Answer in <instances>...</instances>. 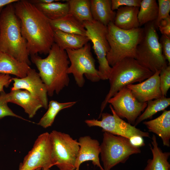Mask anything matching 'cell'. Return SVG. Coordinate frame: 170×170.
<instances>
[{"label":"cell","mask_w":170,"mask_h":170,"mask_svg":"<svg viewBox=\"0 0 170 170\" xmlns=\"http://www.w3.org/2000/svg\"><path fill=\"white\" fill-rule=\"evenodd\" d=\"M53 30L54 43L63 50L77 49L90 41L86 36L66 33L58 30Z\"/></svg>","instance_id":"obj_23"},{"label":"cell","mask_w":170,"mask_h":170,"mask_svg":"<svg viewBox=\"0 0 170 170\" xmlns=\"http://www.w3.org/2000/svg\"><path fill=\"white\" fill-rule=\"evenodd\" d=\"M160 71H157L150 77L139 83L130 84L126 86L139 102H147L163 97L160 88Z\"/></svg>","instance_id":"obj_15"},{"label":"cell","mask_w":170,"mask_h":170,"mask_svg":"<svg viewBox=\"0 0 170 170\" xmlns=\"http://www.w3.org/2000/svg\"><path fill=\"white\" fill-rule=\"evenodd\" d=\"M139 7L122 6L116 12L114 22L117 27L125 30H130L140 27L138 15Z\"/></svg>","instance_id":"obj_19"},{"label":"cell","mask_w":170,"mask_h":170,"mask_svg":"<svg viewBox=\"0 0 170 170\" xmlns=\"http://www.w3.org/2000/svg\"><path fill=\"white\" fill-rule=\"evenodd\" d=\"M108 103L110 104L119 117L126 119L133 125L147 106V102H139L126 86L110 98Z\"/></svg>","instance_id":"obj_13"},{"label":"cell","mask_w":170,"mask_h":170,"mask_svg":"<svg viewBox=\"0 0 170 170\" xmlns=\"http://www.w3.org/2000/svg\"><path fill=\"white\" fill-rule=\"evenodd\" d=\"M153 74L140 65L135 59L132 57L124 58L111 67L108 79L110 88L101 104L99 118L101 117L109 100L120 89L128 84L141 82Z\"/></svg>","instance_id":"obj_4"},{"label":"cell","mask_w":170,"mask_h":170,"mask_svg":"<svg viewBox=\"0 0 170 170\" xmlns=\"http://www.w3.org/2000/svg\"><path fill=\"white\" fill-rule=\"evenodd\" d=\"M13 4L29 55L48 54L54 43L50 20L28 0H18Z\"/></svg>","instance_id":"obj_1"},{"label":"cell","mask_w":170,"mask_h":170,"mask_svg":"<svg viewBox=\"0 0 170 170\" xmlns=\"http://www.w3.org/2000/svg\"><path fill=\"white\" fill-rule=\"evenodd\" d=\"M8 103L7 93L2 92L0 94V119L9 116L31 122L14 113L8 106Z\"/></svg>","instance_id":"obj_31"},{"label":"cell","mask_w":170,"mask_h":170,"mask_svg":"<svg viewBox=\"0 0 170 170\" xmlns=\"http://www.w3.org/2000/svg\"><path fill=\"white\" fill-rule=\"evenodd\" d=\"M50 22L53 30H58L66 33L86 36V31L83 23L69 13L59 20H50Z\"/></svg>","instance_id":"obj_24"},{"label":"cell","mask_w":170,"mask_h":170,"mask_svg":"<svg viewBox=\"0 0 170 170\" xmlns=\"http://www.w3.org/2000/svg\"><path fill=\"white\" fill-rule=\"evenodd\" d=\"M8 102L21 107L30 118L33 117L37 110L43 107L41 102L26 90H11L7 93Z\"/></svg>","instance_id":"obj_17"},{"label":"cell","mask_w":170,"mask_h":170,"mask_svg":"<svg viewBox=\"0 0 170 170\" xmlns=\"http://www.w3.org/2000/svg\"><path fill=\"white\" fill-rule=\"evenodd\" d=\"M76 102L74 101L60 103L54 100L50 101L47 111L37 124L45 128L51 126L56 116L60 110L72 107Z\"/></svg>","instance_id":"obj_27"},{"label":"cell","mask_w":170,"mask_h":170,"mask_svg":"<svg viewBox=\"0 0 170 170\" xmlns=\"http://www.w3.org/2000/svg\"><path fill=\"white\" fill-rule=\"evenodd\" d=\"M170 105V98L166 97L148 101L145 109L137 118L133 126L136 127L143 121L152 118L157 112L164 110Z\"/></svg>","instance_id":"obj_29"},{"label":"cell","mask_w":170,"mask_h":170,"mask_svg":"<svg viewBox=\"0 0 170 170\" xmlns=\"http://www.w3.org/2000/svg\"><path fill=\"white\" fill-rule=\"evenodd\" d=\"M131 143L134 146L138 147L145 145L143 137L139 136H134L129 139Z\"/></svg>","instance_id":"obj_37"},{"label":"cell","mask_w":170,"mask_h":170,"mask_svg":"<svg viewBox=\"0 0 170 170\" xmlns=\"http://www.w3.org/2000/svg\"><path fill=\"white\" fill-rule=\"evenodd\" d=\"M160 88L163 97H166L170 87V66L162 68L159 74Z\"/></svg>","instance_id":"obj_30"},{"label":"cell","mask_w":170,"mask_h":170,"mask_svg":"<svg viewBox=\"0 0 170 170\" xmlns=\"http://www.w3.org/2000/svg\"><path fill=\"white\" fill-rule=\"evenodd\" d=\"M2 8H0V13L1 12V11Z\"/></svg>","instance_id":"obj_40"},{"label":"cell","mask_w":170,"mask_h":170,"mask_svg":"<svg viewBox=\"0 0 170 170\" xmlns=\"http://www.w3.org/2000/svg\"><path fill=\"white\" fill-rule=\"evenodd\" d=\"M109 107L112 115L103 112L101 115V120L94 119H87L85 121V123L89 127H99L102 128L103 132L122 136L129 139L134 136L150 137L148 132L143 131L126 122L116 114L110 105Z\"/></svg>","instance_id":"obj_12"},{"label":"cell","mask_w":170,"mask_h":170,"mask_svg":"<svg viewBox=\"0 0 170 170\" xmlns=\"http://www.w3.org/2000/svg\"><path fill=\"white\" fill-rule=\"evenodd\" d=\"M141 0H111L112 9L114 11L122 6L139 7Z\"/></svg>","instance_id":"obj_33"},{"label":"cell","mask_w":170,"mask_h":170,"mask_svg":"<svg viewBox=\"0 0 170 170\" xmlns=\"http://www.w3.org/2000/svg\"><path fill=\"white\" fill-rule=\"evenodd\" d=\"M31 69L27 64L19 61L8 54L0 52V74H11L22 78L26 76Z\"/></svg>","instance_id":"obj_21"},{"label":"cell","mask_w":170,"mask_h":170,"mask_svg":"<svg viewBox=\"0 0 170 170\" xmlns=\"http://www.w3.org/2000/svg\"><path fill=\"white\" fill-rule=\"evenodd\" d=\"M86 36L93 44V48L99 64L98 71L100 80H108L111 67L106 58L110 47L107 38V26L94 20L83 22Z\"/></svg>","instance_id":"obj_10"},{"label":"cell","mask_w":170,"mask_h":170,"mask_svg":"<svg viewBox=\"0 0 170 170\" xmlns=\"http://www.w3.org/2000/svg\"><path fill=\"white\" fill-rule=\"evenodd\" d=\"M18 0H0V8L10 3H14Z\"/></svg>","instance_id":"obj_39"},{"label":"cell","mask_w":170,"mask_h":170,"mask_svg":"<svg viewBox=\"0 0 170 170\" xmlns=\"http://www.w3.org/2000/svg\"><path fill=\"white\" fill-rule=\"evenodd\" d=\"M158 14L156 20L154 21L156 29L160 21L170 16V0H158Z\"/></svg>","instance_id":"obj_32"},{"label":"cell","mask_w":170,"mask_h":170,"mask_svg":"<svg viewBox=\"0 0 170 170\" xmlns=\"http://www.w3.org/2000/svg\"><path fill=\"white\" fill-rule=\"evenodd\" d=\"M47 169H42V170H47Z\"/></svg>","instance_id":"obj_41"},{"label":"cell","mask_w":170,"mask_h":170,"mask_svg":"<svg viewBox=\"0 0 170 170\" xmlns=\"http://www.w3.org/2000/svg\"><path fill=\"white\" fill-rule=\"evenodd\" d=\"M150 132L160 137L163 145L170 146V110H164L159 116L155 119L143 122Z\"/></svg>","instance_id":"obj_18"},{"label":"cell","mask_w":170,"mask_h":170,"mask_svg":"<svg viewBox=\"0 0 170 170\" xmlns=\"http://www.w3.org/2000/svg\"><path fill=\"white\" fill-rule=\"evenodd\" d=\"M90 8L93 20L107 26L113 22L116 12L111 8V0H90Z\"/></svg>","instance_id":"obj_20"},{"label":"cell","mask_w":170,"mask_h":170,"mask_svg":"<svg viewBox=\"0 0 170 170\" xmlns=\"http://www.w3.org/2000/svg\"><path fill=\"white\" fill-rule=\"evenodd\" d=\"M13 86L11 90L24 89L38 99L45 109L48 108V91L46 87L38 73L31 69L26 76L22 78L12 77Z\"/></svg>","instance_id":"obj_14"},{"label":"cell","mask_w":170,"mask_h":170,"mask_svg":"<svg viewBox=\"0 0 170 170\" xmlns=\"http://www.w3.org/2000/svg\"><path fill=\"white\" fill-rule=\"evenodd\" d=\"M48 54L44 59L37 55L31 56V60L39 71L46 87L48 95L52 96L54 93L58 94L68 85L70 79L68 70L70 62L66 51L54 43Z\"/></svg>","instance_id":"obj_2"},{"label":"cell","mask_w":170,"mask_h":170,"mask_svg":"<svg viewBox=\"0 0 170 170\" xmlns=\"http://www.w3.org/2000/svg\"><path fill=\"white\" fill-rule=\"evenodd\" d=\"M19 170H21L19 168Z\"/></svg>","instance_id":"obj_43"},{"label":"cell","mask_w":170,"mask_h":170,"mask_svg":"<svg viewBox=\"0 0 170 170\" xmlns=\"http://www.w3.org/2000/svg\"><path fill=\"white\" fill-rule=\"evenodd\" d=\"M52 145L50 134H40L33 147L24 157L19 168L21 170L48 169L54 165L52 157Z\"/></svg>","instance_id":"obj_11"},{"label":"cell","mask_w":170,"mask_h":170,"mask_svg":"<svg viewBox=\"0 0 170 170\" xmlns=\"http://www.w3.org/2000/svg\"><path fill=\"white\" fill-rule=\"evenodd\" d=\"M107 38L110 49L106 55L109 65L112 67L126 57L135 59L136 49L142 37L143 28L125 30L116 26L113 22L107 26Z\"/></svg>","instance_id":"obj_5"},{"label":"cell","mask_w":170,"mask_h":170,"mask_svg":"<svg viewBox=\"0 0 170 170\" xmlns=\"http://www.w3.org/2000/svg\"><path fill=\"white\" fill-rule=\"evenodd\" d=\"M163 54L166 59L170 64V37L162 35L160 39Z\"/></svg>","instance_id":"obj_34"},{"label":"cell","mask_w":170,"mask_h":170,"mask_svg":"<svg viewBox=\"0 0 170 170\" xmlns=\"http://www.w3.org/2000/svg\"><path fill=\"white\" fill-rule=\"evenodd\" d=\"M143 28L135 59L140 65L154 73L168 65L162 54L154 21L146 24Z\"/></svg>","instance_id":"obj_6"},{"label":"cell","mask_w":170,"mask_h":170,"mask_svg":"<svg viewBox=\"0 0 170 170\" xmlns=\"http://www.w3.org/2000/svg\"><path fill=\"white\" fill-rule=\"evenodd\" d=\"M151 144H149L152 153V159L147 161L144 170H170V164L168 160L170 156L169 152H163L158 146L156 137L153 134Z\"/></svg>","instance_id":"obj_22"},{"label":"cell","mask_w":170,"mask_h":170,"mask_svg":"<svg viewBox=\"0 0 170 170\" xmlns=\"http://www.w3.org/2000/svg\"><path fill=\"white\" fill-rule=\"evenodd\" d=\"M47 170H50L49 169H48Z\"/></svg>","instance_id":"obj_42"},{"label":"cell","mask_w":170,"mask_h":170,"mask_svg":"<svg viewBox=\"0 0 170 170\" xmlns=\"http://www.w3.org/2000/svg\"><path fill=\"white\" fill-rule=\"evenodd\" d=\"M78 142L80 148L76 162L75 169L79 170L81 164L84 162L91 161L94 166L104 170L99 157L100 148L99 141L89 136H85L80 137Z\"/></svg>","instance_id":"obj_16"},{"label":"cell","mask_w":170,"mask_h":170,"mask_svg":"<svg viewBox=\"0 0 170 170\" xmlns=\"http://www.w3.org/2000/svg\"><path fill=\"white\" fill-rule=\"evenodd\" d=\"M139 8L138 18L140 27L156 20L158 7L156 0H142Z\"/></svg>","instance_id":"obj_28"},{"label":"cell","mask_w":170,"mask_h":170,"mask_svg":"<svg viewBox=\"0 0 170 170\" xmlns=\"http://www.w3.org/2000/svg\"><path fill=\"white\" fill-rule=\"evenodd\" d=\"M52 157L54 165L60 170H74L80 148L78 141L68 134L56 130L50 133Z\"/></svg>","instance_id":"obj_9"},{"label":"cell","mask_w":170,"mask_h":170,"mask_svg":"<svg viewBox=\"0 0 170 170\" xmlns=\"http://www.w3.org/2000/svg\"><path fill=\"white\" fill-rule=\"evenodd\" d=\"M12 77L9 75L0 74V94L4 91V87H8L12 82Z\"/></svg>","instance_id":"obj_36"},{"label":"cell","mask_w":170,"mask_h":170,"mask_svg":"<svg viewBox=\"0 0 170 170\" xmlns=\"http://www.w3.org/2000/svg\"><path fill=\"white\" fill-rule=\"evenodd\" d=\"M60 1L34 4L50 20H56L65 16L69 12L68 3L67 2L62 3Z\"/></svg>","instance_id":"obj_25"},{"label":"cell","mask_w":170,"mask_h":170,"mask_svg":"<svg viewBox=\"0 0 170 170\" xmlns=\"http://www.w3.org/2000/svg\"><path fill=\"white\" fill-rule=\"evenodd\" d=\"M100 154L104 170H110L120 163H124L132 155L140 153L139 147L133 146L129 139L106 132L103 134Z\"/></svg>","instance_id":"obj_7"},{"label":"cell","mask_w":170,"mask_h":170,"mask_svg":"<svg viewBox=\"0 0 170 170\" xmlns=\"http://www.w3.org/2000/svg\"><path fill=\"white\" fill-rule=\"evenodd\" d=\"M158 29L162 35L170 37V16L161 20L159 23Z\"/></svg>","instance_id":"obj_35"},{"label":"cell","mask_w":170,"mask_h":170,"mask_svg":"<svg viewBox=\"0 0 170 170\" xmlns=\"http://www.w3.org/2000/svg\"><path fill=\"white\" fill-rule=\"evenodd\" d=\"M31 3L35 4L36 3H49L54 2L60 1V0H28Z\"/></svg>","instance_id":"obj_38"},{"label":"cell","mask_w":170,"mask_h":170,"mask_svg":"<svg viewBox=\"0 0 170 170\" xmlns=\"http://www.w3.org/2000/svg\"><path fill=\"white\" fill-rule=\"evenodd\" d=\"M69 5V13L81 22L93 20L91 11L89 0H67Z\"/></svg>","instance_id":"obj_26"},{"label":"cell","mask_w":170,"mask_h":170,"mask_svg":"<svg viewBox=\"0 0 170 170\" xmlns=\"http://www.w3.org/2000/svg\"><path fill=\"white\" fill-rule=\"evenodd\" d=\"M0 52L31 64L26 42L22 34L20 21L13 3L6 6L0 13Z\"/></svg>","instance_id":"obj_3"},{"label":"cell","mask_w":170,"mask_h":170,"mask_svg":"<svg viewBox=\"0 0 170 170\" xmlns=\"http://www.w3.org/2000/svg\"><path fill=\"white\" fill-rule=\"evenodd\" d=\"M65 51L71 64L68 73L73 75L76 83L79 87L84 85V75L93 82L100 80L98 70L95 68V60L92 55L89 42L80 48L68 49Z\"/></svg>","instance_id":"obj_8"}]
</instances>
